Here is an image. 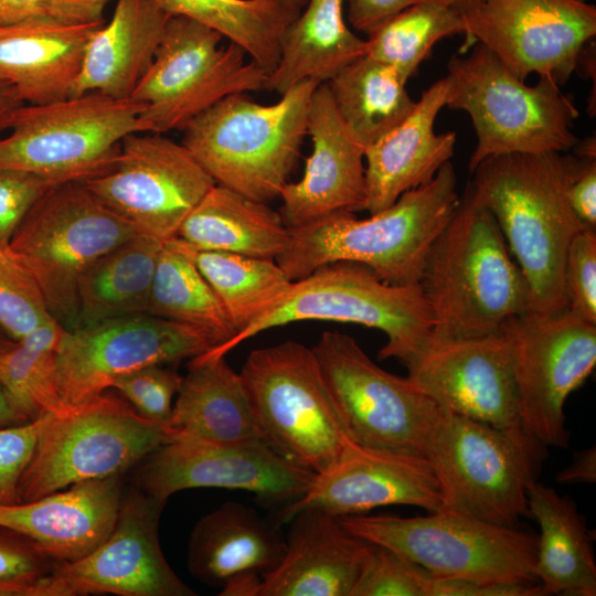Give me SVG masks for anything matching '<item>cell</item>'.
I'll use <instances>...</instances> for the list:
<instances>
[{
    "label": "cell",
    "instance_id": "6da1fadb",
    "mask_svg": "<svg viewBox=\"0 0 596 596\" xmlns=\"http://www.w3.org/2000/svg\"><path fill=\"white\" fill-rule=\"evenodd\" d=\"M579 160L565 152L508 153L485 159L470 183L493 215L529 289V311L567 308L564 267L574 236L585 227L567 189Z\"/></svg>",
    "mask_w": 596,
    "mask_h": 596
},
{
    "label": "cell",
    "instance_id": "7a4b0ae2",
    "mask_svg": "<svg viewBox=\"0 0 596 596\" xmlns=\"http://www.w3.org/2000/svg\"><path fill=\"white\" fill-rule=\"evenodd\" d=\"M459 202L448 161L429 182L366 219L342 210L289 228V243L276 262L291 281L323 265L351 262L368 266L384 283L419 285L427 253Z\"/></svg>",
    "mask_w": 596,
    "mask_h": 596
},
{
    "label": "cell",
    "instance_id": "3957f363",
    "mask_svg": "<svg viewBox=\"0 0 596 596\" xmlns=\"http://www.w3.org/2000/svg\"><path fill=\"white\" fill-rule=\"evenodd\" d=\"M419 286L433 315L432 340L497 333L529 311L525 279L470 184L432 244Z\"/></svg>",
    "mask_w": 596,
    "mask_h": 596
},
{
    "label": "cell",
    "instance_id": "277c9868",
    "mask_svg": "<svg viewBox=\"0 0 596 596\" xmlns=\"http://www.w3.org/2000/svg\"><path fill=\"white\" fill-rule=\"evenodd\" d=\"M319 84L300 82L272 105L231 94L193 118L181 143L216 184L267 203L279 198L300 156Z\"/></svg>",
    "mask_w": 596,
    "mask_h": 596
},
{
    "label": "cell",
    "instance_id": "5b68a950",
    "mask_svg": "<svg viewBox=\"0 0 596 596\" xmlns=\"http://www.w3.org/2000/svg\"><path fill=\"white\" fill-rule=\"evenodd\" d=\"M305 320L355 323L381 330L387 340L379 351V359L393 358L404 365L429 343L434 329L433 315L419 285H391L365 265L336 262L292 281L269 309L202 356H226L263 331Z\"/></svg>",
    "mask_w": 596,
    "mask_h": 596
},
{
    "label": "cell",
    "instance_id": "8992f818",
    "mask_svg": "<svg viewBox=\"0 0 596 596\" xmlns=\"http://www.w3.org/2000/svg\"><path fill=\"white\" fill-rule=\"evenodd\" d=\"M447 71L446 107L466 111L477 136L470 172L490 157L566 152L578 143L577 108L552 77L529 86L479 43L467 56L453 55Z\"/></svg>",
    "mask_w": 596,
    "mask_h": 596
},
{
    "label": "cell",
    "instance_id": "52a82bcc",
    "mask_svg": "<svg viewBox=\"0 0 596 596\" xmlns=\"http://www.w3.org/2000/svg\"><path fill=\"white\" fill-rule=\"evenodd\" d=\"M547 448L525 432H509L440 409L424 446L443 490L444 510L520 526L528 490Z\"/></svg>",
    "mask_w": 596,
    "mask_h": 596
},
{
    "label": "cell",
    "instance_id": "ba28073f",
    "mask_svg": "<svg viewBox=\"0 0 596 596\" xmlns=\"http://www.w3.org/2000/svg\"><path fill=\"white\" fill-rule=\"evenodd\" d=\"M140 234L84 182L51 188L6 245L8 256L38 286L50 315L76 329L78 283L99 257Z\"/></svg>",
    "mask_w": 596,
    "mask_h": 596
},
{
    "label": "cell",
    "instance_id": "9c48e42d",
    "mask_svg": "<svg viewBox=\"0 0 596 596\" xmlns=\"http://www.w3.org/2000/svg\"><path fill=\"white\" fill-rule=\"evenodd\" d=\"M240 375L263 441L286 459L320 475L352 443L311 348L255 349Z\"/></svg>",
    "mask_w": 596,
    "mask_h": 596
},
{
    "label": "cell",
    "instance_id": "30bf717a",
    "mask_svg": "<svg viewBox=\"0 0 596 596\" xmlns=\"http://www.w3.org/2000/svg\"><path fill=\"white\" fill-rule=\"evenodd\" d=\"M355 536L446 577L482 584H539L538 535L448 510L421 517L339 518Z\"/></svg>",
    "mask_w": 596,
    "mask_h": 596
},
{
    "label": "cell",
    "instance_id": "8fae6325",
    "mask_svg": "<svg viewBox=\"0 0 596 596\" xmlns=\"http://www.w3.org/2000/svg\"><path fill=\"white\" fill-rule=\"evenodd\" d=\"M143 105L88 93L23 105L0 139V169L32 172L56 183L84 182L111 170L125 137L139 131Z\"/></svg>",
    "mask_w": 596,
    "mask_h": 596
},
{
    "label": "cell",
    "instance_id": "7c38bea8",
    "mask_svg": "<svg viewBox=\"0 0 596 596\" xmlns=\"http://www.w3.org/2000/svg\"><path fill=\"white\" fill-rule=\"evenodd\" d=\"M169 441L164 427L104 392L65 415L49 418L20 478V500L123 475Z\"/></svg>",
    "mask_w": 596,
    "mask_h": 596
},
{
    "label": "cell",
    "instance_id": "4fadbf2b",
    "mask_svg": "<svg viewBox=\"0 0 596 596\" xmlns=\"http://www.w3.org/2000/svg\"><path fill=\"white\" fill-rule=\"evenodd\" d=\"M214 29L182 15L167 22L155 60L132 94L142 104L140 132L182 130L193 118L241 92L265 88L268 73Z\"/></svg>",
    "mask_w": 596,
    "mask_h": 596
},
{
    "label": "cell",
    "instance_id": "5bb4252c",
    "mask_svg": "<svg viewBox=\"0 0 596 596\" xmlns=\"http://www.w3.org/2000/svg\"><path fill=\"white\" fill-rule=\"evenodd\" d=\"M311 349L352 441L424 456L441 408L421 387L380 368L340 331H323Z\"/></svg>",
    "mask_w": 596,
    "mask_h": 596
},
{
    "label": "cell",
    "instance_id": "9a60e30c",
    "mask_svg": "<svg viewBox=\"0 0 596 596\" xmlns=\"http://www.w3.org/2000/svg\"><path fill=\"white\" fill-rule=\"evenodd\" d=\"M501 331L510 345L523 428L546 448H567L564 407L595 368L596 323L566 308L512 317Z\"/></svg>",
    "mask_w": 596,
    "mask_h": 596
},
{
    "label": "cell",
    "instance_id": "2e32d148",
    "mask_svg": "<svg viewBox=\"0 0 596 596\" xmlns=\"http://www.w3.org/2000/svg\"><path fill=\"white\" fill-rule=\"evenodd\" d=\"M465 53L489 49L520 79L536 73L563 85L596 34V7L582 0H462Z\"/></svg>",
    "mask_w": 596,
    "mask_h": 596
},
{
    "label": "cell",
    "instance_id": "e0dca14e",
    "mask_svg": "<svg viewBox=\"0 0 596 596\" xmlns=\"http://www.w3.org/2000/svg\"><path fill=\"white\" fill-rule=\"evenodd\" d=\"M201 329L148 312L65 330L56 351V383L70 409L96 398L135 370L194 359L215 347Z\"/></svg>",
    "mask_w": 596,
    "mask_h": 596
},
{
    "label": "cell",
    "instance_id": "ac0fdd59",
    "mask_svg": "<svg viewBox=\"0 0 596 596\" xmlns=\"http://www.w3.org/2000/svg\"><path fill=\"white\" fill-rule=\"evenodd\" d=\"M84 183L140 234L160 241L177 236L216 184L182 143L156 132L125 137L115 167Z\"/></svg>",
    "mask_w": 596,
    "mask_h": 596
},
{
    "label": "cell",
    "instance_id": "d6986e66",
    "mask_svg": "<svg viewBox=\"0 0 596 596\" xmlns=\"http://www.w3.org/2000/svg\"><path fill=\"white\" fill-rule=\"evenodd\" d=\"M166 500L132 487L123 496L116 524L92 553L56 563L49 574L53 596H193L172 570L159 542Z\"/></svg>",
    "mask_w": 596,
    "mask_h": 596
},
{
    "label": "cell",
    "instance_id": "ffe728a7",
    "mask_svg": "<svg viewBox=\"0 0 596 596\" xmlns=\"http://www.w3.org/2000/svg\"><path fill=\"white\" fill-rule=\"evenodd\" d=\"M143 460L137 486L166 501L185 489L222 488L247 491L286 508L299 500L317 477L260 439L238 444L171 440Z\"/></svg>",
    "mask_w": 596,
    "mask_h": 596
},
{
    "label": "cell",
    "instance_id": "44dd1931",
    "mask_svg": "<svg viewBox=\"0 0 596 596\" xmlns=\"http://www.w3.org/2000/svg\"><path fill=\"white\" fill-rule=\"evenodd\" d=\"M405 366L407 376L441 409L503 430L525 432L510 345L501 330L430 340Z\"/></svg>",
    "mask_w": 596,
    "mask_h": 596
},
{
    "label": "cell",
    "instance_id": "7402d4cb",
    "mask_svg": "<svg viewBox=\"0 0 596 596\" xmlns=\"http://www.w3.org/2000/svg\"><path fill=\"white\" fill-rule=\"evenodd\" d=\"M387 505L444 510L441 486L429 461L422 455L352 441L331 468L317 475L299 500L283 509L278 523L306 508L340 518Z\"/></svg>",
    "mask_w": 596,
    "mask_h": 596
},
{
    "label": "cell",
    "instance_id": "603a6c76",
    "mask_svg": "<svg viewBox=\"0 0 596 596\" xmlns=\"http://www.w3.org/2000/svg\"><path fill=\"white\" fill-rule=\"evenodd\" d=\"M308 135L312 151L304 174L297 182H287L279 194L283 200L279 213L289 228L338 211L364 210V149L341 121L327 83H320L313 91Z\"/></svg>",
    "mask_w": 596,
    "mask_h": 596
},
{
    "label": "cell",
    "instance_id": "cb8c5ba5",
    "mask_svg": "<svg viewBox=\"0 0 596 596\" xmlns=\"http://www.w3.org/2000/svg\"><path fill=\"white\" fill-rule=\"evenodd\" d=\"M121 476L78 482L28 502L0 504V526L29 539L56 563L77 561L111 533L124 496Z\"/></svg>",
    "mask_w": 596,
    "mask_h": 596
},
{
    "label": "cell",
    "instance_id": "d4e9b609",
    "mask_svg": "<svg viewBox=\"0 0 596 596\" xmlns=\"http://www.w3.org/2000/svg\"><path fill=\"white\" fill-rule=\"evenodd\" d=\"M286 522L284 556L260 577L255 596H350L370 543L319 509H300Z\"/></svg>",
    "mask_w": 596,
    "mask_h": 596
},
{
    "label": "cell",
    "instance_id": "484cf974",
    "mask_svg": "<svg viewBox=\"0 0 596 596\" xmlns=\"http://www.w3.org/2000/svg\"><path fill=\"white\" fill-rule=\"evenodd\" d=\"M449 87L448 76L432 84L401 124L364 150V210L370 214L429 182L450 161L456 134L435 132L436 117L446 107Z\"/></svg>",
    "mask_w": 596,
    "mask_h": 596
},
{
    "label": "cell",
    "instance_id": "4316f807",
    "mask_svg": "<svg viewBox=\"0 0 596 596\" xmlns=\"http://www.w3.org/2000/svg\"><path fill=\"white\" fill-rule=\"evenodd\" d=\"M105 21L0 25V82L28 105L71 97L88 41Z\"/></svg>",
    "mask_w": 596,
    "mask_h": 596
},
{
    "label": "cell",
    "instance_id": "83f0119b",
    "mask_svg": "<svg viewBox=\"0 0 596 596\" xmlns=\"http://www.w3.org/2000/svg\"><path fill=\"white\" fill-rule=\"evenodd\" d=\"M253 508L226 501L203 515L188 543V568L205 585L225 587L272 572L285 553V538Z\"/></svg>",
    "mask_w": 596,
    "mask_h": 596
},
{
    "label": "cell",
    "instance_id": "f1b7e54d",
    "mask_svg": "<svg viewBox=\"0 0 596 596\" xmlns=\"http://www.w3.org/2000/svg\"><path fill=\"white\" fill-rule=\"evenodd\" d=\"M171 15L153 0H115L111 18L92 35L72 96L130 99L150 68Z\"/></svg>",
    "mask_w": 596,
    "mask_h": 596
},
{
    "label": "cell",
    "instance_id": "f546056e",
    "mask_svg": "<svg viewBox=\"0 0 596 596\" xmlns=\"http://www.w3.org/2000/svg\"><path fill=\"white\" fill-rule=\"evenodd\" d=\"M171 440L238 444L263 440L240 372L225 356L190 360L175 395Z\"/></svg>",
    "mask_w": 596,
    "mask_h": 596
},
{
    "label": "cell",
    "instance_id": "4dcf8cb0",
    "mask_svg": "<svg viewBox=\"0 0 596 596\" xmlns=\"http://www.w3.org/2000/svg\"><path fill=\"white\" fill-rule=\"evenodd\" d=\"M528 513L538 522L535 574L545 595H596L593 539L575 502L535 480Z\"/></svg>",
    "mask_w": 596,
    "mask_h": 596
},
{
    "label": "cell",
    "instance_id": "1f68e13d",
    "mask_svg": "<svg viewBox=\"0 0 596 596\" xmlns=\"http://www.w3.org/2000/svg\"><path fill=\"white\" fill-rule=\"evenodd\" d=\"M344 0H308L307 7L286 26L276 67L265 88L280 95L304 81L326 83L366 54V42L355 35L343 18Z\"/></svg>",
    "mask_w": 596,
    "mask_h": 596
},
{
    "label": "cell",
    "instance_id": "d6a6232c",
    "mask_svg": "<svg viewBox=\"0 0 596 596\" xmlns=\"http://www.w3.org/2000/svg\"><path fill=\"white\" fill-rule=\"evenodd\" d=\"M177 236L195 249L276 259L287 248L290 230L267 203L215 184L182 222Z\"/></svg>",
    "mask_w": 596,
    "mask_h": 596
},
{
    "label": "cell",
    "instance_id": "836d02e7",
    "mask_svg": "<svg viewBox=\"0 0 596 596\" xmlns=\"http://www.w3.org/2000/svg\"><path fill=\"white\" fill-rule=\"evenodd\" d=\"M163 242L137 234L96 259L79 278L76 329L147 312Z\"/></svg>",
    "mask_w": 596,
    "mask_h": 596
},
{
    "label": "cell",
    "instance_id": "e575fe53",
    "mask_svg": "<svg viewBox=\"0 0 596 596\" xmlns=\"http://www.w3.org/2000/svg\"><path fill=\"white\" fill-rule=\"evenodd\" d=\"M350 136L365 150L414 109L407 81L391 65L363 55L326 82Z\"/></svg>",
    "mask_w": 596,
    "mask_h": 596
},
{
    "label": "cell",
    "instance_id": "d590c367",
    "mask_svg": "<svg viewBox=\"0 0 596 596\" xmlns=\"http://www.w3.org/2000/svg\"><path fill=\"white\" fill-rule=\"evenodd\" d=\"M147 312L201 329L215 347L235 334L219 298L195 266L189 245L178 236L164 241L160 249Z\"/></svg>",
    "mask_w": 596,
    "mask_h": 596
},
{
    "label": "cell",
    "instance_id": "8d00e7d4",
    "mask_svg": "<svg viewBox=\"0 0 596 596\" xmlns=\"http://www.w3.org/2000/svg\"><path fill=\"white\" fill-rule=\"evenodd\" d=\"M169 15L201 22L237 44L268 74L279 58L280 38L300 11L274 0H153Z\"/></svg>",
    "mask_w": 596,
    "mask_h": 596
},
{
    "label": "cell",
    "instance_id": "74e56055",
    "mask_svg": "<svg viewBox=\"0 0 596 596\" xmlns=\"http://www.w3.org/2000/svg\"><path fill=\"white\" fill-rule=\"evenodd\" d=\"M189 247L195 266L219 298L235 334L277 302L292 283L276 259Z\"/></svg>",
    "mask_w": 596,
    "mask_h": 596
},
{
    "label": "cell",
    "instance_id": "f35d334b",
    "mask_svg": "<svg viewBox=\"0 0 596 596\" xmlns=\"http://www.w3.org/2000/svg\"><path fill=\"white\" fill-rule=\"evenodd\" d=\"M465 33L459 8L449 0L414 4L368 34L366 55L393 66L408 81L441 39Z\"/></svg>",
    "mask_w": 596,
    "mask_h": 596
},
{
    "label": "cell",
    "instance_id": "ab89813d",
    "mask_svg": "<svg viewBox=\"0 0 596 596\" xmlns=\"http://www.w3.org/2000/svg\"><path fill=\"white\" fill-rule=\"evenodd\" d=\"M56 351V343L42 333L26 334L0 350V384L30 419L72 411L57 390Z\"/></svg>",
    "mask_w": 596,
    "mask_h": 596
},
{
    "label": "cell",
    "instance_id": "60d3db41",
    "mask_svg": "<svg viewBox=\"0 0 596 596\" xmlns=\"http://www.w3.org/2000/svg\"><path fill=\"white\" fill-rule=\"evenodd\" d=\"M432 576L426 568L370 543L350 596H429Z\"/></svg>",
    "mask_w": 596,
    "mask_h": 596
},
{
    "label": "cell",
    "instance_id": "b9f144b4",
    "mask_svg": "<svg viewBox=\"0 0 596 596\" xmlns=\"http://www.w3.org/2000/svg\"><path fill=\"white\" fill-rule=\"evenodd\" d=\"M54 319L32 278L17 264L0 260V326L19 340Z\"/></svg>",
    "mask_w": 596,
    "mask_h": 596
},
{
    "label": "cell",
    "instance_id": "7bdbcfd3",
    "mask_svg": "<svg viewBox=\"0 0 596 596\" xmlns=\"http://www.w3.org/2000/svg\"><path fill=\"white\" fill-rule=\"evenodd\" d=\"M181 381L182 376L175 370L156 364L119 376L111 389L117 390L141 416L168 430Z\"/></svg>",
    "mask_w": 596,
    "mask_h": 596
},
{
    "label": "cell",
    "instance_id": "ee69618b",
    "mask_svg": "<svg viewBox=\"0 0 596 596\" xmlns=\"http://www.w3.org/2000/svg\"><path fill=\"white\" fill-rule=\"evenodd\" d=\"M567 308L596 323V233L584 228L572 240L564 267Z\"/></svg>",
    "mask_w": 596,
    "mask_h": 596
},
{
    "label": "cell",
    "instance_id": "f6af8a7d",
    "mask_svg": "<svg viewBox=\"0 0 596 596\" xmlns=\"http://www.w3.org/2000/svg\"><path fill=\"white\" fill-rule=\"evenodd\" d=\"M51 416L46 414L22 424L0 427V504L21 502L20 478Z\"/></svg>",
    "mask_w": 596,
    "mask_h": 596
},
{
    "label": "cell",
    "instance_id": "bcb514c9",
    "mask_svg": "<svg viewBox=\"0 0 596 596\" xmlns=\"http://www.w3.org/2000/svg\"><path fill=\"white\" fill-rule=\"evenodd\" d=\"M114 0H0V25L28 21L86 23L104 20Z\"/></svg>",
    "mask_w": 596,
    "mask_h": 596
},
{
    "label": "cell",
    "instance_id": "7dc6e473",
    "mask_svg": "<svg viewBox=\"0 0 596 596\" xmlns=\"http://www.w3.org/2000/svg\"><path fill=\"white\" fill-rule=\"evenodd\" d=\"M57 184L32 172L0 169V244L4 248L33 205Z\"/></svg>",
    "mask_w": 596,
    "mask_h": 596
},
{
    "label": "cell",
    "instance_id": "c3c4849f",
    "mask_svg": "<svg viewBox=\"0 0 596 596\" xmlns=\"http://www.w3.org/2000/svg\"><path fill=\"white\" fill-rule=\"evenodd\" d=\"M55 564L32 541L0 526V581L35 582Z\"/></svg>",
    "mask_w": 596,
    "mask_h": 596
},
{
    "label": "cell",
    "instance_id": "681fc988",
    "mask_svg": "<svg viewBox=\"0 0 596 596\" xmlns=\"http://www.w3.org/2000/svg\"><path fill=\"white\" fill-rule=\"evenodd\" d=\"M595 151H583L579 156L577 171L567 189V198L572 210L581 223L595 230L596 227V156Z\"/></svg>",
    "mask_w": 596,
    "mask_h": 596
},
{
    "label": "cell",
    "instance_id": "f907efd6",
    "mask_svg": "<svg viewBox=\"0 0 596 596\" xmlns=\"http://www.w3.org/2000/svg\"><path fill=\"white\" fill-rule=\"evenodd\" d=\"M348 20L359 31L370 34L403 10L427 0H345ZM456 3V0H449Z\"/></svg>",
    "mask_w": 596,
    "mask_h": 596
},
{
    "label": "cell",
    "instance_id": "816d5d0a",
    "mask_svg": "<svg viewBox=\"0 0 596 596\" xmlns=\"http://www.w3.org/2000/svg\"><path fill=\"white\" fill-rule=\"evenodd\" d=\"M557 482L564 485L573 483H595L596 481V448L575 451L573 459L567 467L562 469L556 478Z\"/></svg>",
    "mask_w": 596,
    "mask_h": 596
},
{
    "label": "cell",
    "instance_id": "f5cc1de1",
    "mask_svg": "<svg viewBox=\"0 0 596 596\" xmlns=\"http://www.w3.org/2000/svg\"><path fill=\"white\" fill-rule=\"evenodd\" d=\"M25 103L8 84L0 82V131L9 129L17 111Z\"/></svg>",
    "mask_w": 596,
    "mask_h": 596
},
{
    "label": "cell",
    "instance_id": "db71d44e",
    "mask_svg": "<svg viewBox=\"0 0 596 596\" xmlns=\"http://www.w3.org/2000/svg\"><path fill=\"white\" fill-rule=\"evenodd\" d=\"M44 578L35 582L0 581V596H47Z\"/></svg>",
    "mask_w": 596,
    "mask_h": 596
},
{
    "label": "cell",
    "instance_id": "11a10c76",
    "mask_svg": "<svg viewBox=\"0 0 596 596\" xmlns=\"http://www.w3.org/2000/svg\"><path fill=\"white\" fill-rule=\"evenodd\" d=\"M30 419L0 384V427L22 424Z\"/></svg>",
    "mask_w": 596,
    "mask_h": 596
},
{
    "label": "cell",
    "instance_id": "9f6ffc18",
    "mask_svg": "<svg viewBox=\"0 0 596 596\" xmlns=\"http://www.w3.org/2000/svg\"><path fill=\"white\" fill-rule=\"evenodd\" d=\"M285 7L300 11L308 0H274Z\"/></svg>",
    "mask_w": 596,
    "mask_h": 596
},
{
    "label": "cell",
    "instance_id": "6f0895ef",
    "mask_svg": "<svg viewBox=\"0 0 596 596\" xmlns=\"http://www.w3.org/2000/svg\"><path fill=\"white\" fill-rule=\"evenodd\" d=\"M14 340L8 336V333L0 326V350L10 345Z\"/></svg>",
    "mask_w": 596,
    "mask_h": 596
},
{
    "label": "cell",
    "instance_id": "680465c9",
    "mask_svg": "<svg viewBox=\"0 0 596 596\" xmlns=\"http://www.w3.org/2000/svg\"><path fill=\"white\" fill-rule=\"evenodd\" d=\"M0 260L4 263H14L11 260V258L8 256L6 248L0 244ZM15 264V263H14Z\"/></svg>",
    "mask_w": 596,
    "mask_h": 596
},
{
    "label": "cell",
    "instance_id": "91938a15",
    "mask_svg": "<svg viewBox=\"0 0 596 596\" xmlns=\"http://www.w3.org/2000/svg\"><path fill=\"white\" fill-rule=\"evenodd\" d=\"M460 1H462V0H456V4H457L458 2H460Z\"/></svg>",
    "mask_w": 596,
    "mask_h": 596
}]
</instances>
